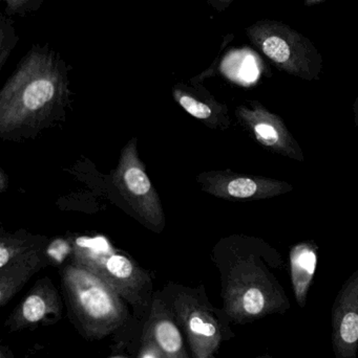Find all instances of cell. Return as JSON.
<instances>
[{"label":"cell","instance_id":"cell-1","mask_svg":"<svg viewBox=\"0 0 358 358\" xmlns=\"http://www.w3.org/2000/svg\"><path fill=\"white\" fill-rule=\"evenodd\" d=\"M212 259L220 273L222 309L231 323L247 325L289 310V298L273 273L285 261L266 240L243 234L221 238Z\"/></svg>","mask_w":358,"mask_h":358},{"label":"cell","instance_id":"cell-2","mask_svg":"<svg viewBox=\"0 0 358 358\" xmlns=\"http://www.w3.org/2000/svg\"><path fill=\"white\" fill-rule=\"evenodd\" d=\"M69 66L52 48L35 44L0 92V138H35L65 115Z\"/></svg>","mask_w":358,"mask_h":358},{"label":"cell","instance_id":"cell-3","mask_svg":"<svg viewBox=\"0 0 358 358\" xmlns=\"http://www.w3.org/2000/svg\"><path fill=\"white\" fill-rule=\"evenodd\" d=\"M61 284L69 319L85 340L99 341L118 334L134 317L128 303L81 265H65L61 271Z\"/></svg>","mask_w":358,"mask_h":358},{"label":"cell","instance_id":"cell-4","mask_svg":"<svg viewBox=\"0 0 358 358\" xmlns=\"http://www.w3.org/2000/svg\"><path fill=\"white\" fill-rule=\"evenodd\" d=\"M71 262L81 265L111 285L144 324L153 305V278L128 255L118 252L103 236H77L71 239Z\"/></svg>","mask_w":358,"mask_h":358},{"label":"cell","instance_id":"cell-5","mask_svg":"<svg viewBox=\"0 0 358 358\" xmlns=\"http://www.w3.org/2000/svg\"><path fill=\"white\" fill-rule=\"evenodd\" d=\"M184 334L193 358H214L235 338L231 321L210 302L204 285L188 287L168 282L160 290Z\"/></svg>","mask_w":358,"mask_h":358},{"label":"cell","instance_id":"cell-6","mask_svg":"<svg viewBox=\"0 0 358 358\" xmlns=\"http://www.w3.org/2000/svg\"><path fill=\"white\" fill-rule=\"evenodd\" d=\"M246 35L280 71L306 81L319 79L323 56L308 38L289 25L264 19L248 27Z\"/></svg>","mask_w":358,"mask_h":358},{"label":"cell","instance_id":"cell-7","mask_svg":"<svg viewBox=\"0 0 358 358\" xmlns=\"http://www.w3.org/2000/svg\"><path fill=\"white\" fill-rule=\"evenodd\" d=\"M111 179L137 218L149 229L157 233L162 231L165 227L163 206L159 194L147 176L144 164L139 157L137 138H130L122 149Z\"/></svg>","mask_w":358,"mask_h":358},{"label":"cell","instance_id":"cell-8","mask_svg":"<svg viewBox=\"0 0 358 358\" xmlns=\"http://www.w3.org/2000/svg\"><path fill=\"white\" fill-rule=\"evenodd\" d=\"M50 239L25 231H0V307L8 304L29 280L48 264Z\"/></svg>","mask_w":358,"mask_h":358},{"label":"cell","instance_id":"cell-9","mask_svg":"<svg viewBox=\"0 0 358 358\" xmlns=\"http://www.w3.org/2000/svg\"><path fill=\"white\" fill-rule=\"evenodd\" d=\"M235 113L244 130L265 150L304 163V152L284 120L260 101L239 105Z\"/></svg>","mask_w":358,"mask_h":358},{"label":"cell","instance_id":"cell-10","mask_svg":"<svg viewBox=\"0 0 358 358\" xmlns=\"http://www.w3.org/2000/svg\"><path fill=\"white\" fill-rule=\"evenodd\" d=\"M197 181L206 193L231 201L270 199L294 189V185L285 180L229 169L202 172Z\"/></svg>","mask_w":358,"mask_h":358},{"label":"cell","instance_id":"cell-11","mask_svg":"<svg viewBox=\"0 0 358 358\" xmlns=\"http://www.w3.org/2000/svg\"><path fill=\"white\" fill-rule=\"evenodd\" d=\"M63 300L48 277L36 282L4 322L8 334L52 325L62 317Z\"/></svg>","mask_w":358,"mask_h":358},{"label":"cell","instance_id":"cell-12","mask_svg":"<svg viewBox=\"0 0 358 358\" xmlns=\"http://www.w3.org/2000/svg\"><path fill=\"white\" fill-rule=\"evenodd\" d=\"M331 341L334 358H357L358 268L343 284L332 306Z\"/></svg>","mask_w":358,"mask_h":358},{"label":"cell","instance_id":"cell-13","mask_svg":"<svg viewBox=\"0 0 358 358\" xmlns=\"http://www.w3.org/2000/svg\"><path fill=\"white\" fill-rule=\"evenodd\" d=\"M141 336L149 338L163 358H193L184 334L160 290L155 292L151 313L142 325Z\"/></svg>","mask_w":358,"mask_h":358},{"label":"cell","instance_id":"cell-14","mask_svg":"<svg viewBox=\"0 0 358 358\" xmlns=\"http://www.w3.org/2000/svg\"><path fill=\"white\" fill-rule=\"evenodd\" d=\"M172 96L187 113L210 129L226 130L230 127L231 119L227 105L219 102L195 78L191 83H177L172 87Z\"/></svg>","mask_w":358,"mask_h":358},{"label":"cell","instance_id":"cell-15","mask_svg":"<svg viewBox=\"0 0 358 358\" xmlns=\"http://www.w3.org/2000/svg\"><path fill=\"white\" fill-rule=\"evenodd\" d=\"M317 250L315 241L294 244L289 252L290 279L294 298L301 308L307 304L309 290L317 271Z\"/></svg>","mask_w":358,"mask_h":358},{"label":"cell","instance_id":"cell-16","mask_svg":"<svg viewBox=\"0 0 358 358\" xmlns=\"http://www.w3.org/2000/svg\"><path fill=\"white\" fill-rule=\"evenodd\" d=\"M18 41L19 37L11 17L0 15V69L6 64Z\"/></svg>","mask_w":358,"mask_h":358},{"label":"cell","instance_id":"cell-17","mask_svg":"<svg viewBox=\"0 0 358 358\" xmlns=\"http://www.w3.org/2000/svg\"><path fill=\"white\" fill-rule=\"evenodd\" d=\"M6 3V15L8 17H27L41 8L46 0H2Z\"/></svg>","mask_w":358,"mask_h":358},{"label":"cell","instance_id":"cell-18","mask_svg":"<svg viewBox=\"0 0 358 358\" xmlns=\"http://www.w3.org/2000/svg\"><path fill=\"white\" fill-rule=\"evenodd\" d=\"M137 358H163L158 351L157 347L149 340L140 336V345H139Z\"/></svg>","mask_w":358,"mask_h":358},{"label":"cell","instance_id":"cell-19","mask_svg":"<svg viewBox=\"0 0 358 358\" xmlns=\"http://www.w3.org/2000/svg\"><path fill=\"white\" fill-rule=\"evenodd\" d=\"M207 2L208 6H212L216 12L222 13L225 12L229 6L233 4L235 0H205Z\"/></svg>","mask_w":358,"mask_h":358},{"label":"cell","instance_id":"cell-20","mask_svg":"<svg viewBox=\"0 0 358 358\" xmlns=\"http://www.w3.org/2000/svg\"><path fill=\"white\" fill-rule=\"evenodd\" d=\"M8 176H6V172H4V170L0 169V192L1 193H4L6 192V189H8Z\"/></svg>","mask_w":358,"mask_h":358},{"label":"cell","instance_id":"cell-21","mask_svg":"<svg viewBox=\"0 0 358 358\" xmlns=\"http://www.w3.org/2000/svg\"><path fill=\"white\" fill-rule=\"evenodd\" d=\"M0 358H15L14 353L6 345L0 346Z\"/></svg>","mask_w":358,"mask_h":358},{"label":"cell","instance_id":"cell-22","mask_svg":"<svg viewBox=\"0 0 358 358\" xmlns=\"http://www.w3.org/2000/svg\"><path fill=\"white\" fill-rule=\"evenodd\" d=\"M324 1H326V0H304V4L306 6H313Z\"/></svg>","mask_w":358,"mask_h":358},{"label":"cell","instance_id":"cell-23","mask_svg":"<svg viewBox=\"0 0 358 358\" xmlns=\"http://www.w3.org/2000/svg\"><path fill=\"white\" fill-rule=\"evenodd\" d=\"M353 110H354V122L355 125L358 129V96L357 101H355L354 106H353Z\"/></svg>","mask_w":358,"mask_h":358}]
</instances>
